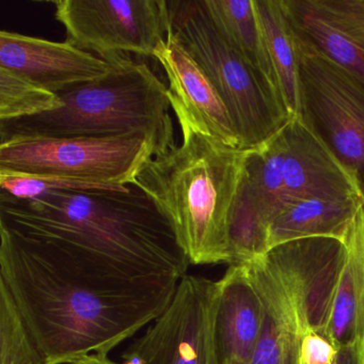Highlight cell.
<instances>
[{
  "label": "cell",
  "mask_w": 364,
  "mask_h": 364,
  "mask_svg": "<svg viewBox=\"0 0 364 364\" xmlns=\"http://www.w3.org/2000/svg\"><path fill=\"white\" fill-rule=\"evenodd\" d=\"M0 279L48 364L107 355L155 321L180 279L136 277L0 227Z\"/></svg>",
  "instance_id": "cell-1"
},
{
  "label": "cell",
  "mask_w": 364,
  "mask_h": 364,
  "mask_svg": "<svg viewBox=\"0 0 364 364\" xmlns=\"http://www.w3.org/2000/svg\"><path fill=\"white\" fill-rule=\"evenodd\" d=\"M0 227L136 277L182 280L191 265L165 215L136 184L0 199Z\"/></svg>",
  "instance_id": "cell-2"
},
{
  "label": "cell",
  "mask_w": 364,
  "mask_h": 364,
  "mask_svg": "<svg viewBox=\"0 0 364 364\" xmlns=\"http://www.w3.org/2000/svg\"><path fill=\"white\" fill-rule=\"evenodd\" d=\"M170 101L182 144L153 157L136 185L165 215L189 263L231 265L230 217L246 151L231 148L204 131L171 93Z\"/></svg>",
  "instance_id": "cell-3"
},
{
  "label": "cell",
  "mask_w": 364,
  "mask_h": 364,
  "mask_svg": "<svg viewBox=\"0 0 364 364\" xmlns=\"http://www.w3.org/2000/svg\"><path fill=\"white\" fill-rule=\"evenodd\" d=\"M103 77L74 85L57 95L63 107L40 116L0 123V139L22 137H114L148 135L155 156L176 146L169 88L146 63L112 55Z\"/></svg>",
  "instance_id": "cell-4"
},
{
  "label": "cell",
  "mask_w": 364,
  "mask_h": 364,
  "mask_svg": "<svg viewBox=\"0 0 364 364\" xmlns=\"http://www.w3.org/2000/svg\"><path fill=\"white\" fill-rule=\"evenodd\" d=\"M170 29L201 65L229 110L240 149L252 150L289 120L276 87L238 54L215 26L203 0L168 1Z\"/></svg>",
  "instance_id": "cell-5"
},
{
  "label": "cell",
  "mask_w": 364,
  "mask_h": 364,
  "mask_svg": "<svg viewBox=\"0 0 364 364\" xmlns=\"http://www.w3.org/2000/svg\"><path fill=\"white\" fill-rule=\"evenodd\" d=\"M153 157L152 139L142 133L100 138L14 136L0 141V174L120 187L136 184Z\"/></svg>",
  "instance_id": "cell-6"
},
{
  "label": "cell",
  "mask_w": 364,
  "mask_h": 364,
  "mask_svg": "<svg viewBox=\"0 0 364 364\" xmlns=\"http://www.w3.org/2000/svg\"><path fill=\"white\" fill-rule=\"evenodd\" d=\"M296 117L346 170L364 199V80L299 41Z\"/></svg>",
  "instance_id": "cell-7"
},
{
  "label": "cell",
  "mask_w": 364,
  "mask_h": 364,
  "mask_svg": "<svg viewBox=\"0 0 364 364\" xmlns=\"http://www.w3.org/2000/svg\"><path fill=\"white\" fill-rule=\"evenodd\" d=\"M54 5L67 42L103 59L119 54L153 57L170 28L166 0H58Z\"/></svg>",
  "instance_id": "cell-8"
},
{
  "label": "cell",
  "mask_w": 364,
  "mask_h": 364,
  "mask_svg": "<svg viewBox=\"0 0 364 364\" xmlns=\"http://www.w3.org/2000/svg\"><path fill=\"white\" fill-rule=\"evenodd\" d=\"M218 282L186 274L165 312L123 353L122 364H221L215 342Z\"/></svg>",
  "instance_id": "cell-9"
},
{
  "label": "cell",
  "mask_w": 364,
  "mask_h": 364,
  "mask_svg": "<svg viewBox=\"0 0 364 364\" xmlns=\"http://www.w3.org/2000/svg\"><path fill=\"white\" fill-rule=\"evenodd\" d=\"M245 264L264 306L252 364H301L304 336L311 331L326 334L327 323L266 255Z\"/></svg>",
  "instance_id": "cell-10"
},
{
  "label": "cell",
  "mask_w": 364,
  "mask_h": 364,
  "mask_svg": "<svg viewBox=\"0 0 364 364\" xmlns=\"http://www.w3.org/2000/svg\"><path fill=\"white\" fill-rule=\"evenodd\" d=\"M0 68L58 93L74 85L103 77L109 72L110 65L67 41L59 43L3 31H0Z\"/></svg>",
  "instance_id": "cell-11"
},
{
  "label": "cell",
  "mask_w": 364,
  "mask_h": 364,
  "mask_svg": "<svg viewBox=\"0 0 364 364\" xmlns=\"http://www.w3.org/2000/svg\"><path fill=\"white\" fill-rule=\"evenodd\" d=\"M299 41L364 80V0H283Z\"/></svg>",
  "instance_id": "cell-12"
},
{
  "label": "cell",
  "mask_w": 364,
  "mask_h": 364,
  "mask_svg": "<svg viewBox=\"0 0 364 364\" xmlns=\"http://www.w3.org/2000/svg\"><path fill=\"white\" fill-rule=\"evenodd\" d=\"M218 282L215 342L221 364H252L264 306L247 264H232Z\"/></svg>",
  "instance_id": "cell-13"
},
{
  "label": "cell",
  "mask_w": 364,
  "mask_h": 364,
  "mask_svg": "<svg viewBox=\"0 0 364 364\" xmlns=\"http://www.w3.org/2000/svg\"><path fill=\"white\" fill-rule=\"evenodd\" d=\"M153 58L165 70L170 93L182 103L196 122L223 144L242 150L235 125L218 91L171 29L155 48Z\"/></svg>",
  "instance_id": "cell-14"
},
{
  "label": "cell",
  "mask_w": 364,
  "mask_h": 364,
  "mask_svg": "<svg viewBox=\"0 0 364 364\" xmlns=\"http://www.w3.org/2000/svg\"><path fill=\"white\" fill-rule=\"evenodd\" d=\"M362 200L306 197L282 202L268 221L269 249L301 238L330 237L344 242Z\"/></svg>",
  "instance_id": "cell-15"
},
{
  "label": "cell",
  "mask_w": 364,
  "mask_h": 364,
  "mask_svg": "<svg viewBox=\"0 0 364 364\" xmlns=\"http://www.w3.org/2000/svg\"><path fill=\"white\" fill-rule=\"evenodd\" d=\"M346 257L338 279L329 336L336 346L364 338V199L344 238Z\"/></svg>",
  "instance_id": "cell-16"
},
{
  "label": "cell",
  "mask_w": 364,
  "mask_h": 364,
  "mask_svg": "<svg viewBox=\"0 0 364 364\" xmlns=\"http://www.w3.org/2000/svg\"><path fill=\"white\" fill-rule=\"evenodd\" d=\"M264 42L285 107L297 116L299 41L283 0H255Z\"/></svg>",
  "instance_id": "cell-17"
},
{
  "label": "cell",
  "mask_w": 364,
  "mask_h": 364,
  "mask_svg": "<svg viewBox=\"0 0 364 364\" xmlns=\"http://www.w3.org/2000/svg\"><path fill=\"white\" fill-rule=\"evenodd\" d=\"M203 3L228 43L266 76L280 93L255 11V0H203Z\"/></svg>",
  "instance_id": "cell-18"
},
{
  "label": "cell",
  "mask_w": 364,
  "mask_h": 364,
  "mask_svg": "<svg viewBox=\"0 0 364 364\" xmlns=\"http://www.w3.org/2000/svg\"><path fill=\"white\" fill-rule=\"evenodd\" d=\"M63 107L57 93L0 68V123L40 116Z\"/></svg>",
  "instance_id": "cell-19"
},
{
  "label": "cell",
  "mask_w": 364,
  "mask_h": 364,
  "mask_svg": "<svg viewBox=\"0 0 364 364\" xmlns=\"http://www.w3.org/2000/svg\"><path fill=\"white\" fill-rule=\"evenodd\" d=\"M0 364H48L0 279Z\"/></svg>",
  "instance_id": "cell-20"
},
{
  "label": "cell",
  "mask_w": 364,
  "mask_h": 364,
  "mask_svg": "<svg viewBox=\"0 0 364 364\" xmlns=\"http://www.w3.org/2000/svg\"><path fill=\"white\" fill-rule=\"evenodd\" d=\"M338 349L328 336L308 332L302 341L301 364H334Z\"/></svg>",
  "instance_id": "cell-21"
},
{
  "label": "cell",
  "mask_w": 364,
  "mask_h": 364,
  "mask_svg": "<svg viewBox=\"0 0 364 364\" xmlns=\"http://www.w3.org/2000/svg\"><path fill=\"white\" fill-rule=\"evenodd\" d=\"M334 364H364V338L338 346Z\"/></svg>",
  "instance_id": "cell-22"
},
{
  "label": "cell",
  "mask_w": 364,
  "mask_h": 364,
  "mask_svg": "<svg viewBox=\"0 0 364 364\" xmlns=\"http://www.w3.org/2000/svg\"><path fill=\"white\" fill-rule=\"evenodd\" d=\"M69 364H118L112 361L107 355H89L86 357L80 358V359L74 360Z\"/></svg>",
  "instance_id": "cell-23"
}]
</instances>
